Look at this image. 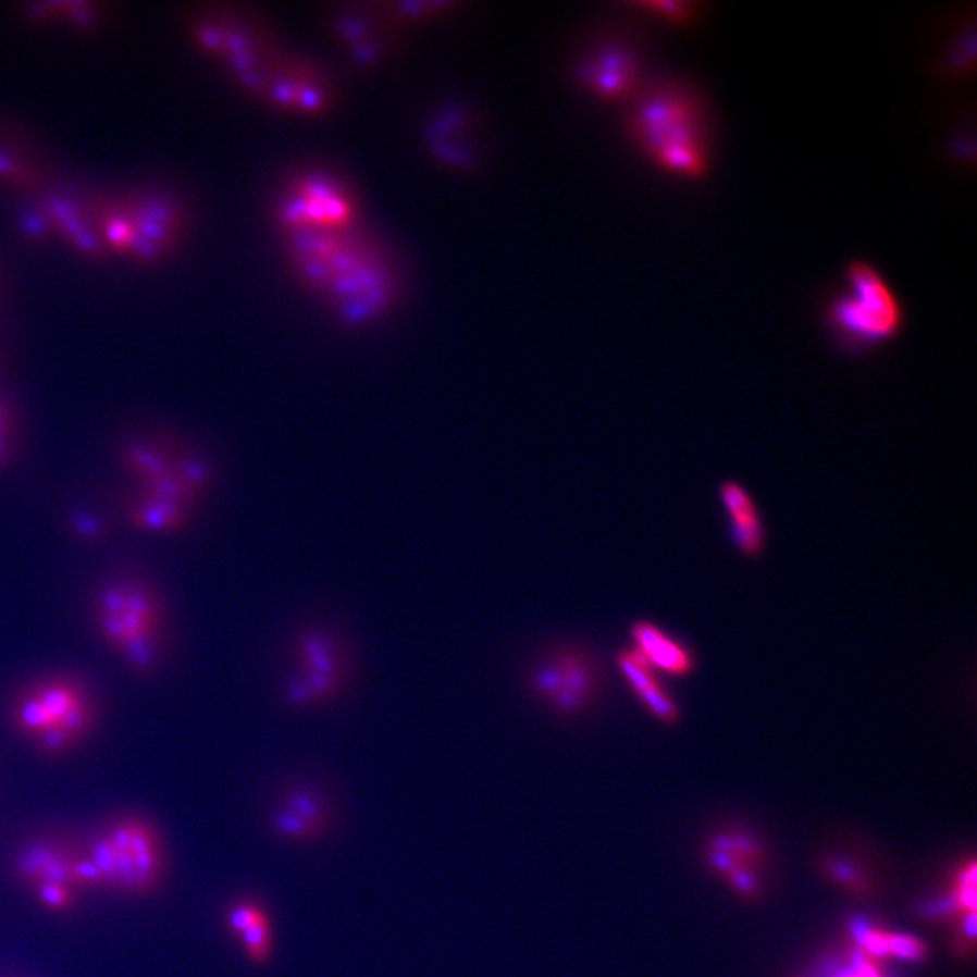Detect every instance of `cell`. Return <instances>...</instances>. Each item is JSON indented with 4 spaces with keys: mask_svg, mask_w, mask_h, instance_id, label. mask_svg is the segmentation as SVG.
<instances>
[{
    "mask_svg": "<svg viewBox=\"0 0 977 977\" xmlns=\"http://www.w3.org/2000/svg\"><path fill=\"white\" fill-rule=\"evenodd\" d=\"M119 458L129 480L125 520L152 536L185 531L214 484L212 460L171 436H127L120 444Z\"/></svg>",
    "mask_w": 977,
    "mask_h": 977,
    "instance_id": "cell-1",
    "label": "cell"
},
{
    "mask_svg": "<svg viewBox=\"0 0 977 977\" xmlns=\"http://www.w3.org/2000/svg\"><path fill=\"white\" fill-rule=\"evenodd\" d=\"M714 114L703 89L681 75L651 76L629 103L623 133L654 169L703 182L714 165Z\"/></svg>",
    "mask_w": 977,
    "mask_h": 977,
    "instance_id": "cell-2",
    "label": "cell"
},
{
    "mask_svg": "<svg viewBox=\"0 0 977 977\" xmlns=\"http://www.w3.org/2000/svg\"><path fill=\"white\" fill-rule=\"evenodd\" d=\"M95 632L124 666L152 677L165 665L169 613L162 592L136 570H116L98 583L91 596Z\"/></svg>",
    "mask_w": 977,
    "mask_h": 977,
    "instance_id": "cell-3",
    "label": "cell"
},
{
    "mask_svg": "<svg viewBox=\"0 0 977 977\" xmlns=\"http://www.w3.org/2000/svg\"><path fill=\"white\" fill-rule=\"evenodd\" d=\"M292 237L297 272L327 294L343 318L366 321L386 310L392 296L386 267L349 226Z\"/></svg>",
    "mask_w": 977,
    "mask_h": 977,
    "instance_id": "cell-4",
    "label": "cell"
},
{
    "mask_svg": "<svg viewBox=\"0 0 977 977\" xmlns=\"http://www.w3.org/2000/svg\"><path fill=\"white\" fill-rule=\"evenodd\" d=\"M98 715L97 693L73 671L33 677L16 688L8 703L11 726L46 757L75 752L92 735Z\"/></svg>",
    "mask_w": 977,
    "mask_h": 977,
    "instance_id": "cell-5",
    "label": "cell"
},
{
    "mask_svg": "<svg viewBox=\"0 0 977 977\" xmlns=\"http://www.w3.org/2000/svg\"><path fill=\"white\" fill-rule=\"evenodd\" d=\"M821 318L832 344L854 357L896 341L907 324L896 290L880 269L865 259L845 264L842 288L827 297Z\"/></svg>",
    "mask_w": 977,
    "mask_h": 977,
    "instance_id": "cell-6",
    "label": "cell"
},
{
    "mask_svg": "<svg viewBox=\"0 0 977 977\" xmlns=\"http://www.w3.org/2000/svg\"><path fill=\"white\" fill-rule=\"evenodd\" d=\"M86 856L102 887L120 894L149 896L165 881V842L144 816L124 815L109 821L92 837Z\"/></svg>",
    "mask_w": 977,
    "mask_h": 977,
    "instance_id": "cell-7",
    "label": "cell"
},
{
    "mask_svg": "<svg viewBox=\"0 0 977 977\" xmlns=\"http://www.w3.org/2000/svg\"><path fill=\"white\" fill-rule=\"evenodd\" d=\"M525 681L529 693L548 712L561 719H578L602 703L608 671L591 646L558 641L532 659Z\"/></svg>",
    "mask_w": 977,
    "mask_h": 977,
    "instance_id": "cell-8",
    "label": "cell"
},
{
    "mask_svg": "<svg viewBox=\"0 0 977 977\" xmlns=\"http://www.w3.org/2000/svg\"><path fill=\"white\" fill-rule=\"evenodd\" d=\"M351 676L346 641L326 624H312L292 640L281 695L294 709L323 708L346 692Z\"/></svg>",
    "mask_w": 977,
    "mask_h": 977,
    "instance_id": "cell-9",
    "label": "cell"
},
{
    "mask_svg": "<svg viewBox=\"0 0 977 977\" xmlns=\"http://www.w3.org/2000/svg\"><path fill=\"white\" fill-rule=\"evenodd\" d=\"M578 86L608 103H627L648 82L646 57L640 44L627 35L597 38L574 67Z\"/></svg>",
    "mask_w": 977,
    "mask_h": 977,
    "instance_id": "cell-10",
    "label": "cell"
},
{
    "mask_svg": "<svg viewBox=\"0 0 977 977\" xmlns=\"http://www.w3.org/2000/svg\"><path fill=\"white\" fill-rule=\"evenodd\" d=\"M355 209L348 194L323 174L299 177L285 198L281 215L288 232L348 228Z\"/></svg>",
    "mask_w": 977,
    "mask_h": 977,
    "instance_id": "cell-11",
    "label": "cell"
},
{
    "mask_svg": "<svg viewBox=\"0 0 977 977\" xmlns=\"http://www.w3.org/2000/svg\"><path fill=\"white\" fill-rule=\"evenodd\" d=\"M275 837L285 842H316L332 826V806L323 791L313 786H296L286 791L270 816Z\"/></svg>",
    "mask_w": 977,
    "mask_h": 977,
    "instance_id": "cell-12",
    "label": "cell"
},
{
    "mask_svg": "<svg viewBox=\"0 0 977 977\" xmlns=\"http://www.w3.org/2000/svg\"><path fill=\"white\" fill-rule=\"evenodd\" d=\"M709 865L741 896L755 898L763 887L764 851L755 838L728 832L715 838L708 851Z\"/></svg>",
    "mask_w": 977,
    "mask_h": 977,
    "instance_id": "cell-13",
    "label": "cell"
},
{
    "mask_svg": "<svg viewBox=\"0 0 977 977\" xmlns=\"http://www.w3.org/2000/svg\"><path fill=\"white\" fill-rule=\"evenodd\" d=\"M629 634L630 646L660 676L687 679L697 670V655L692 646L651 619L634 621Z\"/></svg>",
    "mask_w": 977,
    "mask_h": 977,
    "instance_id": "cell-14",
    "label": "cell"
},
{
    "mask_svg": "<svg viewBox=\"0 0 977 977\" xmlns=\"http://www.w3.org/2000/svg\"><path fill=\"white\" fill-rule=\"evenodd\" d=\"M618 670L627 682L635 701L646 709V714L665 726L679 725L681 704L668 690L663 676L652 668L632 646H624L616 657Z\"/></svg>",
    "mask_w": 977,
    "mask_h": 977,
    "instance_id": "cell-15",
    "label": "cell"
},
{
    "mask_svg": "<svg viewBox=\"0 0 977 977\" xmlns=\"http://www.w3.org/2000/svg\"><path fill=\"white\" fill-rule=\"evenodd\" d=\"M719 499L728 516L731 545L744 558H760L768 545V532L755 498L744 485L726 480L720 484Z\"/></svg>",
    "mask_w": 977,
    "mask_h": 977,
    "instance_id": "cell-16",
    "label": "cell"
},
{
    "mask_svg": "<svg viewBox=\"0 0 977 977\" xmlns=\"http://www.w3.org/2000/svg\"><path fill=\"white\" fill-rule=\"evenodd\" d=\"M81 854L57 840H38L16 854L13 870L24 886L60 883L76 891L75 867Z\"/></svg>",
    "mask_w": 977,
    "mask_h": 977,
    "instance_id": "cell-17",
    "label": "cell"
},
{
    "mask_svg": "<svg viewBox=\"0 0 977 977\" xmlns=\"http://www.w3.org/2000/svg\"><path fill=\"white\" fill-rule=\"evenodd\" d=\"M976 71V18L968 16L947 38L936 54L932 75L941 81L957 82L970 78Z\"/></svg>",
    "mask_w": 977,
    "mask_h": 977,
    "instance_id": "cell-18",
    "label": "cell"
},
{
    "mask_svg": "<svg viewBox=\"0 0 977 977\" xmlns=\"http://www.w3.org/2000/svg\"><path fill=\"white\" fill-rule=\"evenodd\" d=\"M854 940L858 943L859 952H864L867 956L875 957H900L907 962H919L927 956L922 941L911 936L896 935L891 930L880 929V927H870V925H858L854 929Z\"/></svg>",
    "mask_w": 977,
    "mask_h": 977,
    "instance_id": "cell-19",
    "label": "cell"
},
{
    "mask_svg": "<svg viewBox=\"0 0 977 977\" xmlns=\"http://www.w3.org/2000/svg\"><path fill=\"white\" fill-rule=\"evenodd\" d=\"M624 8L679 29L701 26L709 13V4L701 0H638L624 2Z\"/></svg>",
    "mask_w": 977,
    "mask_h": 977,
    "instance_id": "cell-20",
    "label": "cell"
},
{
    "mask_svg": "<svg viewBox=\"0 0 977 977\" xmlns=\"http://www.w3.org/2000/svg\"><path fill=\"white\" fill-rule=\"evenodd\" d=\"M242 943L243 952L253 965H267L274 954V925L272 918L259 919L236 938Z\"/></svg>",
    "mask_w": 977,
    "mask_h": 977,
    "instance_id": "cell-21",
    "label": "cell"
},
{
    "mask_svg": "<svg viewBox=\"0 0 977 977\" xmlns=\"http://www.w3.org/2000/svg\"><path fill=\"white\" fill-rule=\"evenodd\" d=\"M18 446V428L10 406L0 400V468H5L15 457Z\"/></svg>",
    "mask_w": 977,
    "mask_h": 977,
    "instance_id": "cell-22",
    "label": "cell"
},
{
    "mask_svg": "<svg viewBox=\"0 0 977 977\" xmlns=\"http://www.w3.org/2000/svg\"><path fill=\"white\" fill-rule=\"evenodd\" d=\"M33 891H35L38 902L51 911L64 913L75 905V889H71V887L60 886V883H42V886L33 887Z\"/></svg>",
    "mask_w": 977,
    "mask_h": 977,
    "instance_id": "cell-23",
    "label": "cell"
},
{
    "mask_svg": "<svg viewBox=\"0 0 977 977\" xmlns=\"http://www.w3.org/2000/svg\"><path fill=\"white\" fill-rule=\"evenodd\" d=\"M837 977H886V974L881 973L875 957L858 951V956L854 957V962L843 968Z\"/></svg>",
    "mask_w": 977,
    "mask_h": 977,
    "instance_id": "cell-24",
    "label": "cell"
}]
</instances>
